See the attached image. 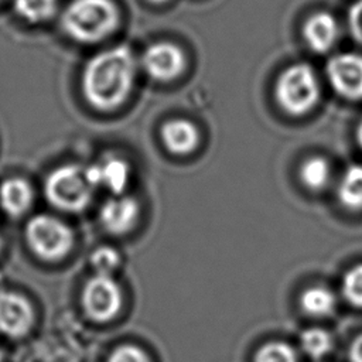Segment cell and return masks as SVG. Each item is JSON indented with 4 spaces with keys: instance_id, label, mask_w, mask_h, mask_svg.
<instances>
[{
    "instance_id": "ffe728a7",
    "label": "cell",
    "mask_w": 362,
    "mask_h": 362,
    "mask_svg": "<svg viewBox=\"0 0 362 362\" xmlns=\"http://www.w3.org/2000/svg\"><path fill=\"white\" fill-rule=\"evenodd\" d=\"M341 293L349 304L362 308V263L354 264L344 273Z\"/></svg>"
},
{
    "instance_id": "44dd1931",
    "label": "cell",
    "mask_w": 362,
    "mask_h": 362,
    "mask_svg": "<svg viewBox=\"0 0 362 362\" xmlns=\"http://www.w3.org/2000/svg\"><path fill=\"white\" fill-rule=\"evenodd\" d=\"M253 362H297V354L290 345L273 341L257 349Z\"/></svg>"
},
{
    "instance_id": "3957f363",
    "label": "cell",
    "mask_w": 362,
    "mask_h": 362,
    "mask_svg": "<svg viewBox=\"0 0 362 362\" xmlns=\"http://www.w3.org/2000/svg\"><path fill=\"white\" fill-rule=\"evenodd\" d=\"M274 98L280 109L294 117L314 110L321 99V82L315 69L305 62L288 65L276 81Z\"/></svg>"
},
{
    "instance_id": "cb8c5ba5",
    "label": "cell",
    "mask_w": 362,
    "mask_h": 362,
    "mask_svg": "<svg viewBox=\"0 0 362 362\" xmlns=\"http://www.w3.org/2000/svg\"><path fill=\"white\" fill-rule=\"evenodd\" d=\"M348 28L354 40L362 45V0H356L349 7Z\"/></svg>"
},
{
    "instance_id": "7a4b0ae2",
    "label": "cell",
    "mask_w": 362,
    "mask_h": 362,
    "mask_svg": "<svg viewBox=\"0 0 362 362\" xmlns=\"http://www.w3.org/2000/svg\"><path fill=\"white\" fill-rule=\"evenodd\" d=\"M65 33L79 42H98L119 24V10L112 0H72L61 18Z\"/></svg>"
},
{
    "instance_id": "8fae6325",
    "label": "cell",
    "mask_w": 362,
    "mask_h": 362,
    "mask_svg": "<svg viewBox=\"0 0 362 362\" xmlns=\"http://www.w3.org/2000/svg\"><path fill=\"white\" fill-rule=\"evenodd\" d=\"M85 171L93 188L103 187L112 195L123 194L130 181V165L116 156H106L100 161L85 167Z\"/></svg>"
},
{
    "instance_id": "d4e9b609",
    "label": "cell",
    "mask_w": 362,
    "mask_h": 362,
    "mask_svg": "<svg viewBox=\"0 0 362 362\" xmlns=\"http://www.w3.org/2000/svg\"><path fill=\"white\" fill-rule=\"evenodd\" d=\"M348 355L351 362H362V334L352 341Z\"/></svg>"
},
{
    "instance_id": "e0dca14e",
    "label": "cell",
    "mask_w": 362,
    "mask_h": 362,
    "mask_svg": "<svg viewBox=\"0 0 362 362\" xmlns=\"http://www.w3.org/2000/svg\"><path fill=\"white\" fill-rule=\"evenodd\" d=\"M298 177L301 184L310 191H322L332 178L329 161L322 156H311L300 165Z\"/></svg>"
},
{
    "instance_id": "5b68a950",
    "label": "cell",
    "mask_w": 362,
    "mask_h": 362,
    "mask_svg": "<svg viewBox=\"0 0 362 362\" xmlns=\"http://www.w3.org/2000/svg\"><path fill=\"white\" fill-rule=\"evenodd\" d=\"M30 249L44 260H59L74 246L72 229L61 219L41 214L33 216L25 226Z\"/></svg>"
},
{
    "instance_id": "9c48e42d",
    "label": "cell",
    "mask_w": 362,
    "mask_h": 362,
    "mask_svg": "<svg viewBox=\"0 0 362 362\" xmlns=\"http://www.w3.org/2000/svg\"><path fill=\"white\" fill-rule=\"evenodd\" d=\"M34 321L30 301L14 293L0 291V332L17 338L25 335Z\"/></svg>"
},
{
    "instance_id": "4316f807",
    "label": "cell",
    "mask_w": 362,
    "mask_h": 362,
    "mask_svg": "<svg viewBox=\"0 0 362 362\" xmlns=\"http://www.w3.org/2000/svg\"><path fill=\"white\" fill-rule=\"evenodd\" d=\"M150 1H154V3H163V1H165V0H150Z\"/></svg>"
},
{
    "instance_id": "2e32d148",
    "label": "cell",
    "mask_w": 362,
    "mask_h": 362,
    "mask_svg": "<svg viewBox=\"0 0 362 362\" xmlns=\"http://www.w3.org/2000/svg\"><path fill=\"white\" fill-rule=\"evenodd\" d=\"M300 307L310 317H327L334 313L337 297L325 286H313L300 294Z\"/></svg>"
},
{
    "instance_id": "52a82bcc",
    "label": "cell",
    "mask_w": 362,
    "mask_h": 362,
    "mask_svg": "<svg viewBox=\"0 0 362 362\" xmlns=\"http://www.w3.org/2000/svg\"><path fill=\"white\" fill-rule=\"evenodd\" d=\"M325 78L338 96L352 102L362 100V54H335L327 62Z\"/></svg>"
},
{
    "instance_id": "f1b7e54d",
    "label": "cell",
    "mask_w": 362,
    "mask_h": 362,
    "mask_svg": "<svg viewBox=\"0 0 362 362\" xmlns=\"http://www.w3.org/2000/svg\"><path fill=\"white\" fill-rule=\"evenodd\" d=\"M1 246H3V239H1V235H0V250H1Z\"/></svg>"
},
{
    "instance_id": "d6986e66",
    "label": "cell",
    "mask_w": 362,
    "mask_h": 362,
    "mask_svg": "<svg viewBox=\"0 0 362 362\" xmlns=\"http://www.w3.org/2000/svg\"><path fill=\"white\" fill-rule=\"evenodd\" d=\"M16 13L30 23L48 20L57 8V0H13Z\"/></svg>"
},
{
    "instance_id": "5bb4252c",
    "label": "cell",
    "mask_w": 362,
    "mask_h": 362,
    "mask_svg": "<svg viewBox=\"0 0 362 362\" xmlns=\"http://www.w3.org/2000/svg\"><path fill=\"white\" fill-rule=\"evenodd\" d=\"M33 202L31 185L23 178H8L0 185V206L11 216L23 215Z\"/></svg>"
},
{
    "instance_id": "4fadbf2b",
    "label": "cell",
    "mask_w": 362,
    "mask_h": 362,
    "mask_svg": "<svg viewBox=\"0 0 362 362\" xmlns=\"http://www.w3.org/2000/svg\"><path fill=\"white\" fill-rule=\"evenodd\" d=\"M163 144L173 154H188L199 143L197 126L187 119H171L161 127Z\"/></svg>"
},
{
    "instance_id": "7402d4cb",
    "label": "cell",
    "mask_w": 362,
    "mask_h": 362,
    "mask_svg": "<svg viewBox=\"0 0 362 362\" xmlns=\"http://www.w3.org/2000/svg\"><path fill=\"white\" fill-rule=\"evenodd\" d=\"M90 263L98 274L112 276V273L120 266V255L113 247L100 246L92 253Z\"/></svg>"
},
{
    "instance_id": "277c9868",
    "label": "cell",
    "mask_w": 362,
    "mask_h": 362,
    "mask_svg": "<svg viewBox=\"0 0 362 362\" xmlns=\"http://www.w3.org/2000/svg\"><path fill=\"white\" fill-rule=\"evenodd\" d=\"M93 189L85 167L76 164L57 167L47 175L44 182V194L48 202L66 212L85 209L92 199Z\"/></svg>"
},
{
    "instance_id": "8992f818",
    "label": "cell",
    "mask_w": 362,
    "mask_h": 362,
    "mask_svg": "<svg viewBox=\"0 0 362 362\" xmlns=\"http://www.w3.org/2000/svg\"><path fill=\"white\" fill-rule=\"evenodd\" d=\"M82 305L86 315L96 322L113 320L122 308V290L112 276L95 274L82 291Z\"/></svg>"
},
{
    "instance_id": "7c38bea8",
    "label": "cell",
    "mask_w": 362,
    "mask_h": 362,
    "mask_svg": "<svg viewBox=\"0 0 362 362\" xmlns=\"http://www.w3.org/2000/svg\"><path fill=\"white\" fill-rule=\"evenodd\" d=\"M301 33L304 42L313 52L325 54L338 41L339 25L331 13L317 11L304 21Z\"/></svg>"
},
{
    "instance_id": "30bf717a",
    "label": "cell",
    "mask_w": 362,
    "mask_h": 362,
    "mask_svg": "<svg viewBox=\"0 0 362 362\" xmlns=\"http://www.w3.org/2000/svg\"><path fill=\"white\" fill-rule=\"evenodd\" d=\"M139 202L129 195L117 194L106 199L99 211L102 226L113 235L129 232L139 218Z\"/></svg>"
},
{
    "instance_id": "484cf974",
    "label": "cell",
    "mask_w": 362,
    "mask_h": 362,
    "mask_svg": "<svg viewBox=\"0 0 362 362\" xmlns=\"http://www.w3.org/2000/svg\"><path fill=\"white\" fill-rule=\"evenodd\" d=\"M355 139H356L358 147L362 150V117L358 122V126H356V130H355Z\"/></svg>"
},
{
    "instance_id": "6da1fadb",
    "label": "cell",
    "mask_w": 362,
    "mask_h": 362,
    "mask_svg": "<svg viewBox=\"0 0 362 362\" xmlns=\"http://www.w3.org/2000/svg\"><path fill=\"white\" fill-rule=\"evenodd\" d=\"M136 59L130 48L117 45L93 55L82 74V90L88 103L100 110L120 106L132 92Z\"/></svg>"
},
{
    "instance_id": "603a6c76",
    "label": "cell",
    "mask_w": 362,
    "mask_h": 362,
    "mask_svg": "<svg viewBox=\"0 0 362 362\" xmlns=\"http://www.w3.org/2000/svg\"><path fill=\"white\" fill-rule=\"evenodd\" d=\"M107 362H151L147 354L136 345H120L112 351Z\"/></svg>"
},
{
    "instance_id": "83f0119b",
    "label": "cell",
    "mask_w": 362,
    "mask_h": 362,
    "mask_svg": "<svg viewBox=\"0 0 362 362\" xmlns=\"http://www.w3.org/2000/svg\"><path fill=\"white\" fill-rule=\"evenodd\" d=\"M1 361H3V351L0 349V362H1Z\"/></svg>"
},
{
    "instance_id": "ac0fdd59",
    "label": "cell",
    "mask_w": 362,
    "mask_h": 362,
    "mask_svg": "<svg viewBox=\"0 0 362 362\" xmlns=\"http://www.w3.org/2000/svg\"><path fill=\"white\" fill-rule=\"evenodd\" d=\"M300 346L303 352L310 358L320 359L332 349V337L322 328L311 327L301 332Z\"/></svg>"
},
{
    "instance_id": "ba28073f",
    "label": "cell",
    "mask_w": 362,
    "mask_h": 362,
    "mask_svg": "<svg viewBox=\"0 0 362 362\" xmlns=\"http://www.w3.org/2000/svg\"><path fill=\"white\" fill-rule=\"evenodd\" d=\"M187 61L182 49L173 42H154L144 51L141 66L156 81H171L181 75Z\"/></svg>"
},
{
    "instance_id": "9a60e30c",
    "label": "cell",
    "mask_w": 362,
    "mask_h": 362,
    "mask_svg": "<svg viewBox=\"0 0 362 362\" xmlns=\"http://www.w3.org/2000/svg\"><path fill=\"white\" fill-rule=\"evenodd\" d=\"M338 201L352 212L362 211V164H352L342 173L337 187Z\"/></svg>"
}]
</instances>
